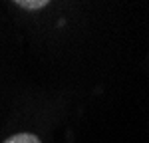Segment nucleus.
I'll return each instance as SVG.
<instances>
[{"instance_id":"f257e3e1","label":"nucleus","mask_w":149,"mask_h":143,"mask_svg":"<svg viewBox=\"0 0 149 143\" xmlns=\"http://www.w3.org/2000/svg\"><path fill=\"white\" fill-rule=\"evenodd\" d=\"M4 143H42V141L32 133H16V135L8 137Z\"/></svg>"},{"instance_id":"f03ea898","label":"nucleus","mask_w":149,"mask_h":143,"mask_svg":"<svg viewBox=\"0 0 149 143\" xmlns=\"http://www.w3.org/2000/svg\"><path fill=\"white\" fill-rule=\"evenodd\" d=\"M16 4L22 6V8H28V10H38V8H44L46 6L48 0H20Z\"/></svg>"}]
</instances>
